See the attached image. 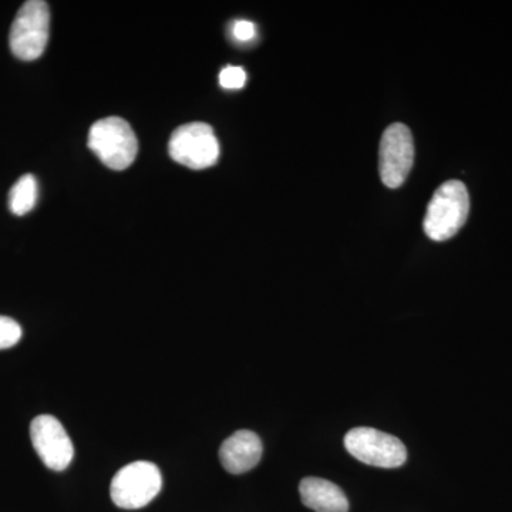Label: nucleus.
<instances>
[{"label": "nucleus", "instance_id": "f257e3e1", "mask_svg": "<svg viewBox=\"0 0 512 512\" xmlns=\"http://www.w3.org/2000/svg\"><path fill=\"white\" fill-rule=\"evenodd\" d=\"M470 214V195L461 181L451 180L434 192L423 228L427 237L443 242L453 238L466 224Z\"/></svg>", "mask_w": 512, "mask_h": 512}, {"label": "nucleus", "instance_id": "f03ea898", "mask_svg": "<svg viewBox=\"0 0 512 512\" xmlns=\"http://www.w3.org/2000/svg\"><path fill=\"white\" fill-rule=\"evenodd\" d=\"M89 148L111 170L123 171L136 160L138 143L133 128L120 117L96 121L89 133Z\"/></svg>", "mask_w": 512, "mask_h": 512}, {"label": "nucleus", "instance_id": "7ed1b4c3", "mask_svg": "<svg viewBox=\"0 0 512 512\" xmlns=\"http://www.w3.org/2000/svg\"><path fill=\"white\" fill-rule=\"evenodd\" d=\"M163 477L151 461H134L113 477L110 495L113 503L124 510L146 507L160 494Z\"/></svg>", "mask_w": 512, "mask_h": 512}, {"label": "nucleus", "instance_id": "20e7f679", "mask_svg": "<svg viewBox=\"0 0 512 512\" xmlns=\"http://www.w3.org/2000/svg\"><path fill=\"white\" fill-rule=\"evenodd\" d=\"M50 10L43 0L23 3L10 29L9 45L13 55L32 62L43 55L49 40Z\"/></svg>", "mask_w": 512, "mask_h": 512}, {"label": "nucleus", "instance_id": "39448f33", "mask_svg": "<svg viewBox=\"0 0 512 512\" xmlns=\"http://www.w3.org/2000/svg\"><path fill=\"white\" fill-rule=\"evenodd\" d=\"M345 447L353 457L367 466L397 468L407 460V448L402 440L372 427L350 430L345 437Z\"/></svg>", "mask_w": 512, "mask_h": 512}, {"label": "nucleus", "instance_id": "423d86ee", "mask_svg": "<svg viewBox=\"0 0 512 512\" xmlns=\"http://www.w3.org/2000/svg\"><path fill=\"white\" fill-rule=\"evenodd\" d=\"M170 156L191 170H204L217 163L220 143L214 130L205 123H190L178 127L168 144Z\"/></svg>", "mask_w": 512, "mask_h": 512}, {"label": "nucleus", "instance_id": "0eeeda50", "mask_svg": "<svg viewBox=\"0 0 512 512\" xmlns=\"http://www.w3.org/2000/svg\"><path fill=\"white\" fill-rule=\"evenodd\" d=\"M414 163L412 131L402 123L386 128L380 140L379 171L387 188L402 187Z\"/></svg>", "mask_w": 512, "mask_h": 512}, {"label": "nucleus", "instance_id": "6e6552de", "mask_svg": "<svg viewBox=\"0 0 512 512\" xmlns=\"http://www.w3.org/2000/svg\"><path fill=\"white\" fill-rule=\"evenodd\" d=\"M30 439L37 456L47 468L63 471L70 466L74 447L63 424L50 414H42L30 424Z\"/></svg>", "mask_w": 512, "mask_h": 512}, {"label": "nucleus", "instance_id": "1a4fd4ad", "mask_svg": "<svg viewBox=\"0 0 512 512\" xmlns=\"http://www.w3.org/2000/svg\"><path fill=\"white\" fill-rule=\"evenodd\" d=\"M262 457V441L254 431L239 430L222 443V467L231 474H244L258 466Z\"/></svg>", "mask_w": 512, "mask_h": 512}, {"label": "nucleus", "instance_id": "9d476101", "mask_svg": "<svg viewBox=\"0 0 512 512\" xmlns=\"http://www.w3.org/2000/svg\"><path fill=\"white\" fill-rule=\"evenodd\" d=\"M302 503L315 512H348L349 501L342 488L318 477L303 478L299 485Z\"/></svg>", "mask_w": 512, "mask_h": 512}, {"label": "nucleus", "instance_id": "9b49d317", "mask_svg": "<svg viewBox=\"0 0 512 512\" xmlns=\"http://www.w3.org/2000/svg\"><path fill=\"white\" fill-rule=\"evenodd\" d=\"M39 187L35 175L26 174L20 177L9 192V208L15 215L28 214L35 208Z\"/></svg>", "mask_w": 512, "mask_h": 512}, {"label": "nucleus", "instance_id": "f8f14e48", "mask_svg": "<svg viewBox=\"0 0 512 512\" xmlns=\"http://www.w3.org/2000/svg\"><path fill=\"white\" fill-rule=\"evenodd\" d=\"M22 339V328L16 320L0 316V350L13 348Z\"/></svg>", "mask_w": 512, "mask_h": 512}, {"label": "nucleus", "instance_id": "ddd939ff", "mask_svg": "<svg viewBox=\"0 0 512 512\" xmlns=\"http://www.w3.org/2000/svg\"><path fill=\"white\" fill-rule=\"evenodd\" d=\"M247 83V73L242 67L227 66L220 73V84L227 90L242 89Z\"/></svg>", "mask_w": 512, "mask_h": 512}, {"label": "nucleus", "instance_id": "4468645a", "mask_svg": "<svg viewBox=\"0 0 512 512\" xmlns=\"http://www.w3.org/2000/svg\"><path fill=\"white\" fill-rule=\"evenodd\" d=\"M232 35L239 42H249L255 37V25L249 20H237L232 26Z\"/></svg>", "mask_w": 512, "mask_h": 512}]
</instances>
